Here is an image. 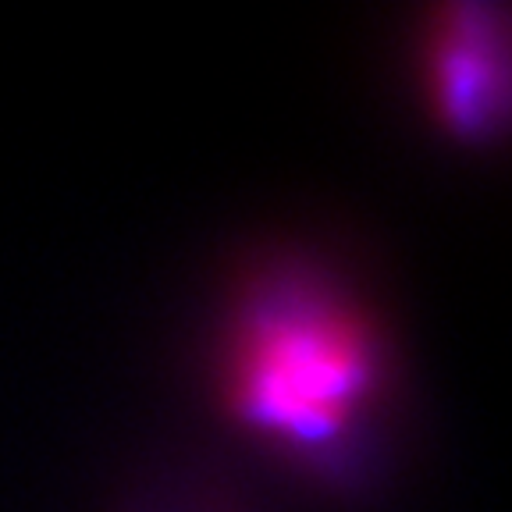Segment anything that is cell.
Masks as SVG:
<instances>
[{"instance_id":"cell-1","label":"cell","mask_w":512,"mask_h":512,"mask_svg":"<svg viewBox=\"0 0 512 512\" xmlns=\"http://www.w3.org/2000/svg\"><path fill=\"white\" fill-rule=\"evenodd\" d=\"M214 374L228 420L317 477L349 484L374 456L392 352L367 303L310 256H271L239 281Z\"/></svg>"},{"instance_id":"cell-2","label":"cell","mask_w":512,"mask_h":512,"mask_svg":"<svg viewBox=\"0 0 512 512\" xmlns=\"http://www.w3.org/2000/svg\"><path fill=\"white\" fill-rule=\"evenodd\" d=\"M505 18L491 4H448L420 36V82L427 114L452 143L484 150L498 143L509 107Z\"/></svg>"}]
</instances>
